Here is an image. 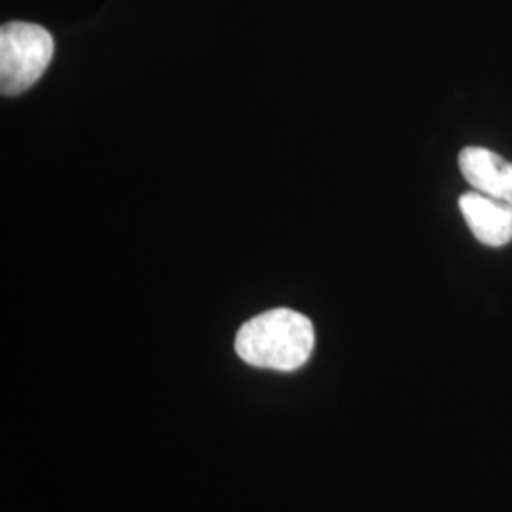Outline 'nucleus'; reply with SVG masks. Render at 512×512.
<instances>
[{
    "instance_id": "obj_2",
    "label": "nucleus",
    "mask_w": 512,
    "mask_h": 512,
    "mask_svg": "<svg viewBox=\"0 0 512 512\" xmlns=\"http://www.w3.org/2000/svg\"><path fill=\"white\" fill-rule=\"evenodd\" d=\"M54 37L37 23L12 21L0 29V92L6 97L29 90L54 57Z\"/></svg>"
},
{
    "instance_id": "obj_4",
    "label": "nucleus",
    "mask_w": 512,
    "mask_h": 512,
    "mask_svg": "<svg viewBox=\"0 0 512 512\" xmlns=\"http://www.w3.org/2000/svg\"><path fill=\"white\" fill-rule=\"evenodd\" d=\"M459 169L475 192L512 205V164L503 156L490 148H463Z\"/></svg>"
},
{
    "instance_id": "obj_3",
    "label": "nucleus",
    "mask_w": 512,
    "mask_h": 512,
    "mask_svg": "<svg viewBox=\"0 0 512 512\" xmlns=\"http://www.w3.org/2000/svg\"><path fill=\"white\" fill-rule=\"evenodd\" d=\"M459 209L473 236L486 247H503L512 241V205L480 192L459 198Z\"/></svg>"
},
{
    "instance_id": "obj_1",
    "label": "nucleus",
    "mask_w": 512,
    "mask_h": 512,
    "mask_svg": "<svg viewBox=\"0 0 512 512\" xmlns=\"http://www.w3.org/2000/svg\"><path fill=\"white\" fill-rule=\"evenodd\" d=\"M313 348V323L289 308L256 315L236 336V353L247 365L279 372H294L306 365Z\"/></svg>"
}]
</instances>
